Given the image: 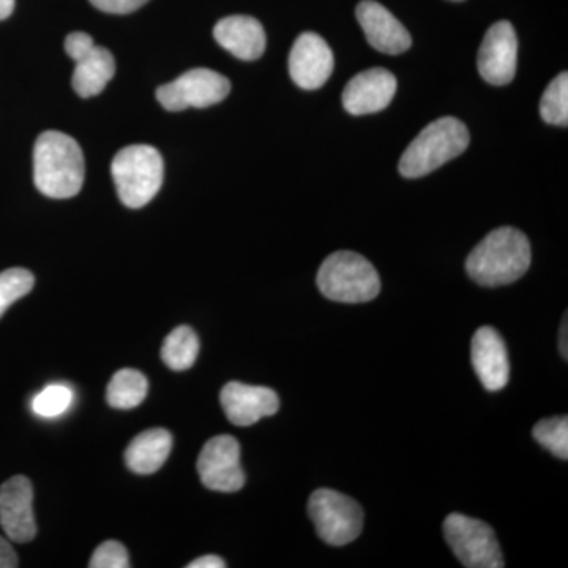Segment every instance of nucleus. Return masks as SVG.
<instances>
[{"instance_id": "obj_21", "label": "nucleus", "mask_w": 568, "mask_h": 568, "mask_svg": "<svg viewBox=\"0 0 568 568\" xmlns=\"http://www.w3.org/2000/svg\"><path fill=\"white\" fill-rule=\"evenodd\" d=\"M200 354V339L189 325L174 328L164 338L162 358L164 365L173 372H186L192 368Z\"/></svg>"}, {"instance_id": "obj_26", "label": "nucleus", "mask_w": 568, "mask_h": 568, "mask_svg": "<svg viewBox=\"0 0 568 568\" xmlns=\"http://www.w3.org/2000/svg\"><path fill=\"white\" fill-rule=\"evenodd\" d=\"M91 568H129V551L123 547L121 541L108 540L100 545L93 552Z\"/></svg>"}, {"instance_id": "obj_7", "label": "nucleus", "mask_w": 568, "mask_h": 568, "mask_svg": "<svg viewBox=\"0 0 568 568\" xmlns=\"http://www.w3.org/2000/svg\"><path fill=\"white\" fill-rule=\"evenodd\" d=\"M444 537L459 562L467 568H503L496 532L487 523L462 514L448 515Z\"/></svg>"}, {"instance_id": "obj_16", "label": "nucleus", "mask_w": 568, "mask_h": 568, "mask_svg": "<svg viewBox=\"0 0 568 568\" xmlns=\"http://www.w3.org/2000/svg\"><path fill=\"white\" fill-rule=\"evenodd\" d=\"M470 358L478 379L489 392L504 388L510 379V358L503 336L493 327H480L473 336Z\"/></svg>"}, {"instance_id": "obj_4", "label": "nucleus", "mask_w": 568, "mask_h": 568, "mask_svg": "<svg viewBox=\"0 0 568 568\" xmlns=\"http://www.w3.org/2000/svg\"><path fill=\"white\" fill-rule=\"evenodd\" d=\"M317 287L328 301L365 304L379 295L381 278L373 264L362 254L336 252L321 265Z\"/></svg>"}, {"instance_id": "obj_5", "label": "nucleus", "mask_w": 568, "mask_h": 568, "mask_svg": "<svg viewBox=\"0 0 568 568\" xmlns=\"http://www.w3.org/2000/svg\"><path fill=\"white\" fill-rule=\"evenodd\" d=\"M111 173L123 205L141 209L162 189L164 163L152 145L134 144L114 156Z\"/></svg>"}, {"instance_id": "obj_24", "label": "nucleus", "mask_w": 568, "mask_h": 568, "mask_svg": "<svg viewBox=\"0 0 568 568\" xmlns=\"http://www.w3.org/2000/svg\"><path fill=\"white\" fill-rule=\"evenodd\" d=\"M36 278L26 268H9L0 274V317L6 315L14 302L28 295L33 290Z\"/></svg>"}, {"instance_id": "obj_14", "label": "nucleus", "mask_w": 568, "mask_h": 568, "mask_svg": "<svg viewBox=\"0 0 568 568\" xmlns=\"http://www.w3.org/2000/svg\"><path fill=\"white\" fill-rule=\"evenodd\" d=\"M355 14L366 40L376 51L396 55L413 47V39L405 26L376 0H362Z\"/></svg>"}, {"instance_id": "obj_25", "label": "nucleus", "mask_w": 568, "mask_h": 568, "mask_svg": "<svg viewBox=\"0 0 568 568\" xmlns=\"http://www.w3.org/2000/svg\"><path fill=\"white\" fill-rule=\"evenodd\" d=\"M73 402V390L61 384H52L33 398L32 409L37 416L52 418L61 416Z\"/></svg>"}, {"instance_id": "obj_6", "label": "nucleus", "mask_w": 568, "mask_h": 568, "mask_svg": "<svg viewBox=\"0 0 568 568\" xmlns=\"http://www.w3.org/2000/svg\"><path fill=\"white\" fill-rule=\"evenodd\" d=\"M308 515L317 536L331 547H345L361 536L364 510L353 497L334 489H316L308 500Z\"/></svg>"}, {"instance_id": "obj_11", "label": "nucleus", "mask_w": 568, "mask_h": 568, "mask_svg": "<svg viewBox=\"0 0 568 568\" xmlns=\"http://www.w3.org/2000/svg\"><path fill=\"white\" fill-rule=\"evenodd\" d=\"M334 52L327 41L315 32H305L295 40L290 54L291 78L304 91L323 88L334 73Z\"/></svg>"}, {"instance_id": "obj_30", "label": "nucleus", "mask_w": 568, "mask_h": 568, "mask_svg": "<svg viewBox=\"0 0 568 568\" xmlns=\"http://www.w3.org/2000/svg\"><path fill=\"white\" fill-rule=\"evenodd\" d=\"M567 315L564 316L562 325H560V335H559V347H560V354L564 355V358L568 357V345H567Z\"/></svg>"}, {"instance_id": "obj_8", "label": "nucleus", "mask_w": 568, "mask_h": 568, "mask_svg": "<svg viewBox=\"0 0 568 568\" xmlns=\"http://www.w3.org/2000/svg\"><path fill=\"white\" fill-rule=\"evenodd\" d=\"M230 92L231 82L223 74L209 69H193L156 89V100L164 110L178 112L212 106L223 102Z\"/></svg>"}, {"instance_id": "obj_31", "label": "nucleus", "mask_w": 568, "mask_h": 568, "mask_svg": "<svg viewBox=\"0 0 568 568\" xmlns=\"http://www.w3.org/2000/svg\"><path fill=\"white\" fill-rule=\"evenodd\" d=\"M14 10V0H0V21L7 20Z\"/></svg>"}, {"instance_id": "obj_29", "label": "nucleus", "mask_w": 568, "mask_h": 568, "mask_svg": "<svg viewBox=\"0 0 568 568\" xmlns=\"http://www.w3.org/2000/svg\"><path fill=\"white\" fill-rule=\"evenodd\" d=\"M226 564L219 556H203V558L194 559L186 566V568H224Z\"/></svg>"}, {"instance_id": "obj_32", "label": "nucleus", "mask_w": 568, "mask_h": 568, "mask_svg": "<svg viewBox=\"0 0 568 568\" xmlns=\"http://www.w3.org/2000/svg\"><path fill=\"white\" fill-rule=\"evenodd\" d=\"M452 2H462V0H452Z\"/></svg>"}, {"instance_id": "obj_28", "label": "nucleus", "mask_w": 568, "mask_h": 568, "mask_svg": "<svg viewBox=\"0 0 568 568\" xmlns=\"http://www.w3.org/2000/svg\"><path fill=\"white\" fill-rule=\"evenodd\" d=\"M18 567V556L9 540L0 537V568Z\"/></svg>"}, {"instance_id": "obj_1", "label": "nucleus", "mask_w": 568, "mask_h": 568, "mask_svg": "<svg viewBox=\"0 0 568 568\" xmlns=\"http://www.w3.org/2000/svg\"><path fill=\"white\" fill-rule=\"evenodd\" d=\"M84 155L69 134L41 133L33 148V182L44 196L67 200L77 196L84 183Z\"/></svg>"}, {"instance_id": "obj_18", "label": "nucleus", "mask_w": 568, "mask_h": 568, "mask_svg": "<svg viewBox=\"0 0 568 568\" xmlns=\"http://www.w3.org/2000/svg\"><path fill=\"white\" fill-rule=\"evenodd\" d=\"M73 89L81 99L99 95L114 78V55L106 48L92 44L88 51L74 59Z\"/></svg>"}, {"instance_id": "obj_3", "label": "nucleus", "mask_w": 568, "mask_h": 568, "mask_svg": "<svg viewBox=\"0 0 568 568\" xmlns=\"http://www.w3.org/2000/svg\"><path fill=\"white\" fill-rule=\"evenodd\" d=\"M469 130L457 118H440L426 125L407 145L399 160V174L418 179L457 159L469 145Z\"/></svg>"}, {"instance_id": "obj_19", "label": "nucleus", "mask_w": 568, "mask_h": 568, "mask_svg": "<svg viewBox=\"0 0 568 568\" xmlns=\"http://www.w3.org/2000/svg\"><path fill=\"white\" fill-rule=\"evenodd\" d=\"M173 448V436L163 428L148 429L126 447L125 463L134 474H155L162 469Z\"/></svg>"}, {"instance_id": "obj_20", "label": "nucleus", "mask_w": 568, "mask_h": 568, "mask_svg": "<svg viewBox=\"0 0 568 568\" xmlns=\"http://www.w3.org/2000/svg\"><path fill=\"white\" fill-rule=\"evenodd\" d=\"M148 392V377L138 369H121L112 376L110 384H108V405L114 407V409H134L144 402Z\"/></svg>"}, {"instance_id": "obj_9", "label": "nucleus", "mask_w": 568, "mask_h": 568, "mask_svg": "<svg viewBox=\"0 0 568 568\" xmlns=\"http://www.w3.org/2000/svg\"><path fill=\"white\" fill-rule=\"evenodd\" d=\"M197 474L212 491L235 493L244 488L245 473L241 465V446L230 435L212 437L197 458Z\"/></svg>"}, {"instance_id": "obj_10", "label": "nucleus", "mask_w": 568, "mask_h": 568, "mask_svg": "<svg viewBox=\"0 0 568 568\" xmlns=\"http://www.w3.org/2000/svg\"><path fill=\"white\" fill-rule=\"evenodd\" d=\"M518 39L508 21L493 24L478 50V73L493 85H506L517 73Z\"/></svg>"}, {"instance_id": "obj_12", "label": "nucleus", "mask_w": 568, "mask_h": 568, "mask_svg": "<svg viewBox=\"0 0 568 568\" xmlns=\"http://www.w3.org/2000/svg\"><path fill=\"white\" fill-rule=\"evenodd\" d=\"M0 526L17 544H28L36 538L33 488L28 477H11L0 487Z\"/></svg>"}, {"instance_id": "obj_13", "label": "nucleus", "mask_w": 568, "mask_h": 568, "mask_svg": "<svg viewBox=\"0 0 568 568\" xmlns=\"http://www.w3.org/2000/svg\"><path fill=\"white\" fill-rule=\"evenodd\" d=\"M396 78L386 69H369L355 74L343 92V106L353 115L386 110L396 93Z\"/></svg>"}, {"instance_id": "obj_27", "label": "nucleus", "mask_w": 568, "mask_h": 568, "mask_svg": "<svg viewBox=\"0 0 568 568\" xmlns=\"http://www.w3.org/2000/svg\"><path fill=\"white\" fill-rule=\"evenodd\" d=\"M148 2L149 0H91L93 7L112 14L133 13Z\"/></svg>"}, {"instance_id": "obj_22", "label": "nucleus", "mask_w": 568, "mask_h": 568, "mask_svg": "<svg viewBox=\"0 0 568 568\" xmlns=\"http://www.w3.org/2000/svg\"><path fill=\"white\" fill-rule=\"evenodd\" d=\"M540 115L551 125H568V74L566 71L548 85L541 97Z\"/></svg>"}, {"instance_id": "obj_17", "label": "nucleus", "mask_w": 568, "mask_h": 568, "mask_svg": "<svg viewBox=\"0 0 568 568\" xmlns=\"http://www.w3.org/2000/svg\"><path fill=\"white\" fill-rule=\"evenodd\" d=\"M213 37L220 47L242 61L260 59L267 43L263 24L245 14H234L216 22Z\"/></svg>"}, {"instance_id": "obj_23", "label": "nucleus", "mask_w": 568, "mask_h": 568, "mask_svg": "<svg viewBox=\"0 0 568 568\" xmlns=\"http://www.w3.org/2000/svg\"><path fill=\"white\" fill-rule=\"evenodd\" d=\"M532 436L556 458H568V418L566 416L545 418V420L538 422L534 426Z\"/></svg>"}, {"instance_id": "obj_2", "label": "nucleus", "mask_w": 568, "mask_h": 568, "mask_svg": "<svg viewBox=\"0 0 568 568\" xmlns=\"http://www.w3.org/2000/svg\"><path fill=\"white\" fill-rule=\"evenodd\" d=\"M530 260L528 237L515 227H499L467 256L466 271L480 286H504L521 278L528 272Z\"/></svg>"}, {"instance_id": "obj_15", "label": "nucleus", "mask_w": 568, "mask_h": 568, "mask_svg": "<svg viewBox=\"0 0 568 568\" xmlns=\"http://www.w3.org/2000/svg\"><path fill=\"white\" fill-rule=\"evenodd\" d=\"M220 403L227 420L237 426L257 424L280 409L278 395L272 388L242 383H227L220 394Z\"/></svg>"}]
</instances>
